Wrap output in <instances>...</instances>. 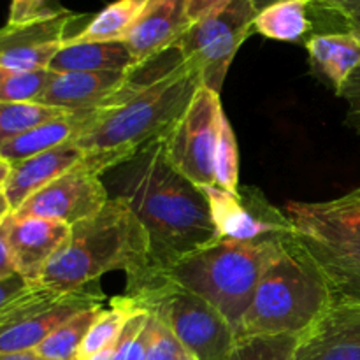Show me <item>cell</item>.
<instances>
[{"instance_id":"9a60e30c","label":"cell","mask_w":360,"mask_h":360,"mask_svg":"<svg viewBox=\"0 0 360 360\" xmlns=\"http://www.w3.org/2000/svg\"><path fill=\"white\" fill-rule=\"evenodd\" d=\"M70 234L69 225L46 218L7 220V245L16 273L30 285H39L42 273Z\"/></svg>"},{"instance_id":"74e56055","label":"cell","mask_w":360,"mask_h":360,"mask_svg":"<svg viewBox=\"0 0 360 360\" xmlns=\"http://www.w3.org/2000/svg\"><path fill=\"white\" fill-rule=\"evenodd\" d=\"M148 319H150V316H148ZM148 336H150V333H148V322H146L144 329L141 330L139 334H137L136 340H134L132 345H130L129 354H127V359L125 360H146V355H148Z\"/></svg>"},{"instance_id":"60d3db41","label":"cell","mask_w":360,"mask_h":360,"mask_svg":"<svg viewBox=\"0 0 360 360\" xmlns=\"http://www.w3.org/2000/svg\"><path fill=\"white\" fill-rule=\"evenodd\" d=\"M345 23H347V30L354 32L357 37H360V13L352 14V16L345 18Z\"/></svg>"},{"instance_id":"4fadbf2b","label":"cell","mask_w":360,"mask_h":360,"mask_svg":"<svg viewBox=\"0 0 360 360\" xmlns=\"http://www.w3.org/2000/svg\"><path fill=\"white\" fill-rule=\"evenodd\" d=\"M79 14L60 9L49 16L0 28V67L13 70H48L67 41L69 27Z\"/></svg>"},{"instance_id":"7c38bea8","label":"cell","mask_w":360,"mask_h":360,"mask_svg":"<svg viewBox=\"0 0 360 360\" xmlns=\"http://www.w3.org/2000/svg\"><path fill=\"white\" fill-rule=\"evenodd\" d=\"M109 192L101 174L77 164L25 200L16 211V218H46L72 225L95 217L108 204Z\"/></svg>"},{"instance_id":"ab89813d","label":"cell","mask_w":360,"mask_h":360,"mask_svg":"<svg viewBox=\"0 0 360 360\" xmlns=\"http://www.w3.org/2000/svg\"><path fill=\"white\" fill-rule=\"evenodd\" d=\"M11 217H13V207H11L9 199H7L4 188H0V225L6 224Z\"/></svg>"},{"instance_id":"484cf974","label":"cell","mask_w":360,"mask_h":360,"mask_svg":"<svg viewBox=\"0 0 360 360\" xmlns=\"http://www.w3.org/2000/svg\"><path fill=\"white\" fill-rule=\"evenodd\" d=\"M67 115V111L37 102H0V148L42 122Z\"/></svg>"},{"instance_id":"52a82bcc","label":"cell","mask_w":360,"mask_h":360,"mask_svg":"<svg viewBox=\"0 0 360 360\" xmlns=\"http://www.w3.org/2000/svg\"><path fill=\"white\" fill-rule=\"evenodd\" d=\"M127 297L171 329L195 360H227L236 330L211 302L165 280L148 278L127 287Z\"/></svg>"},{"instance_id":"603a6c76","label":"cell","mask_w":360,"mask_h":360,"mask_svg":"<svg viewBox=\"0 0 360 360\" xmlns=\"http://www.w3.org/2000/svg\"><path fill=\"white\" fill-rule=\"evenodd\" d=\"M148 0H116L95 14L90 23L77 34L69 35L65 42H123L136 23Z\"/></svg>"},{"instance_id":"ac0fdd59","label":"cell","mask_w":360,"mask_h":360,"mask_svg":"<svg viewBox=\"0 0 360 360\" xmlns=\"http://www.w3.org/2000/svg\"><path fill=\"white\" fill-rule=\"evenodd\" d=\"M81 160L83 151L76 141L70 139L51 150L11 164V174L4 185V192L9 199L13 213L35 192L69 172Z\"/></svg>"},{"instance_id":"7a4b0ae2","label":"cell","mask_w":360,"mask_h":360,"mask_svg":"<svg viewBox=\"0 0 360 360\" xmlns=\"http://www.w3.org/2000/svg\"><path fill=\"white\" fill-rule=\"evenodd\" d=\"M116 169L115 199L136 214L150 245L148 271L127 285L165 273L190 253L220 239L206 197L172 167L165 157L164 139Z\"/></svg>"},{"instance_id":"836d02e7","label":"cell","mask_w":360,"mask_h":360,"mask_svg":"<svg viewBox=\"0 0 360 360\" xmlns=\"http://www.w3.org/2000/svg\"><path fill=\"white\" fill-rule=\"evenodd\" d=\"M32 285L27 280L20 276V274H13L9 278H0V316L6 311L7 306L20 297L25 290H28Z\"/></svg>"},{"instance_id":"5bb4252c","label":"cell","mask_w":360,"mask_h":360,"mask_svg":"<svg viewBox=\"0 0 360 360\" xmlns=\"http://www.w3.org/2000/svg\"><path fill=\"white\" fill-rule=\"evenodd\" d=\"M292 360H360V301L334 302L297 338Z\"/></svg>"},{"instance_id":"2e32d148","label":"cell","mask_w":360,"mask_h":360,"mask_svg":"<svg viewBox=\"0 0 360 360\" xmlns=\"http://www.w3.org/2000/svg\"><path fill=\"white\" fill-rule=\"evenodd\" d=\"M190 25L185 0H148L123 42L139 65L172 48Z\"/></svg>"},{"instance_id":"d6986e66","label":"cell","mask_w":360,"mask_h":360,"mask_svg":"<svg viewBox=\"0 0 360 360\" xmlns=\"http://www.w3.org/2000/svg\"><path fill=\"white\" fill-rule=\"evenodd\" d=\"M306 49L313 70L329 81L336 94L360 65V37L354 32L316 34L306 41Z\"/></svg>"},{"instance_id":"3957f363","label":"cell","mask_w":360,"mask_h":360,"mask_svg":"<svg viewBox=\"0 0 360 360\" xmlns=\"http://www.w3.org/2000/svg\"><path fill=\"white\" fill-rule=\"evenodd\" d=\"M150 266V245L143 225L120 199L108 200L95 217L70 227V234L42 273L39 285L56 292L81 290L109 271H123L127 281Z\"/></svg>"},{"instance_id":"ffe728a7","label":"cell","mask_w":360,"mask_h":360,"mask_svg":"<svg viewBox=\"0 0 360 360\" xmlns=\"http://www.w3.org/2000/svg\"><path fill=\"white\" fill-rule=\"evenodd\" d=\"M94 111H76L67 112V115L56 116V118L42 122L39 125L32 127L27 132L20 134L18 137L11 139L9 143L0 148V157L9 164L30 158L34 155L48 151L51 148L60 146L70 139H76L77 134L86 127Z\"/></svg>"},{"instance_id":"30bf717a","label":"cell","mask_w":360,"mask_h":360,"mask_svg":"<svg viewBox=\"0 0 360 360\" xmlns=\"http://www.w3.org/2000/svg\"><path fill=\"white\" fill-rule=\"evenodd\" d=\"M221 112L220 94L199 86L186 111L164 139L165 157L172 167L197 186L217 185L214 150Z\"/></svg>"},{"instance_id":"9c48e42d","label":"cell","mask_w":360,"mask_h":360,"mask_svg":"<svg viewBox=\"0 0 360 360\" xmlns=\"http://www.w3.org/2000/svg\"><path fill=\"white\" fill-rule=\"evenodd\" d=\"M102 304L104 295L98 292H56L32 285L0 316V354L34 352L70 316Z\"/></svg>"},{"instance_id":"4316f807","label":"cell","mask_w":360,"mask_h":360,"mask_svg":"<svg viewBox=\"0 0 360 360\" xmlns=\"http://www.w3.org/2000/svg\"><path fill=\"white\" fill-rule=\"evenodd\" d=\"M214 181L227 192H239V153L231 122L221 112L218 127L217 150H214Z\"/></svg>"},{"instance_id":"5b68a950","label":"cell","mask_w":360,"mask_h":360,"mask_svg":"<svg viewBox=\"0 0 360 360\" xmlns=\"http://www.w3.org/2000/svg\"><path fill=\"white\" fill-rule=\"evenodd\" d=\"M281 238L259 239L252 243L220 238L213 245L190 253L165 273L146 276L143 280L165 278L200 295L227 319L238 336L243 319L255 295L260 274ZM139 281L129 283L127 287Z\"/></svg>"},{"instance_id":"7402d4cb","label":"cell","mask_w":360,"mask_h":360,"mask_svg":"<svg viewBox=\"0 0 360 360\" xmlns=\"http://www.w3.org/2000/svg\"><path fill=\"white\" fill-rule=\"evenodd\" d=\"M309 0H276L260 9L253 21V32L267 39L299 42L311 28L308 18Z\"/></svg>"},{"instance_id":"b9f144b4","label":"cell","mask_w":360,"mask_h":360,"mask_svg":"<svg viewBox=\"0 0 360 360\" xmlns=\"http://www.w3.org/2000/svg\"><path fill=\"white\" fill-rule=\"evenodd\" d=\"M9 174H11V164L0 157V188H4L7 178H9Z\"/></svg>"},{"instance_id":"ba28073f","label":"cell","mask_w":360,"mask_h":360,"mask_svg":"<svg viewBox=\"0 0 360 360\" xmlns=\"http://www.w3.org/2000/svg\"><path fill=\"white\" fill-rule=\"evenodd\" d=\"M257 13L252 0H231L220 11L190 25L178 39L174 46L202 86L220 94L238 49L253 32Z\"/></svg>"},{"instance_id":"f1b7e54d","label":"cell","mask_w":360,"mask_h":360,"mask_svg":"<svg viewBox=\"0 0 360 360\" xmlns=\"http://www.w3.org/2000/svg\"><path fill=\"white\" fill-rule=\"evenodd\" d=\"M51 76V70L25 72L0 67V102H37Z\"/></svg>"},{"instance_id":"8fae6325","label":"cell","mask_w":360,"mask_h":360,"mask_svg":"<svg viewBox=\"0 0 360 360\" xmlns=\"http://www.w3.org/2000/svg\"><path fill=\"white\" fill-rule=\"evenodd\" d=\"M199 188L206 197L220 238L252 243L259 239L281 238L292 232L285 211L281 213L271 206L257 190L245 188L232 193L217 185Z\"/></svg>"},{"instance_id":"d4e9b609","label":"cell","mask_w":360,"mask_h":360,"mask_svg":"<svg viewBox=\"0 0 360 360\" xmlns=\"http://www.w3.org/2000/svg\"><path fill=\"white\" fill-rule=\"evenodd\" d=\"M102 309L104 306H95V308L84 309L70 316L55 333L49 334L34 352H37L46 360H77L81 345Z\"/></svg>"},{"instance_id":"d590c367","label":"cell","mask_w":360,"mask_h":360,"mask_svg":"<svg viewBox=\"0 0 360 360\" xmlns=\"http://www.w3.org/2000/svg\"><path fill=\"white\" fill-rule=\"evenodd\" d=\"M313 4H316L320 9L327 11V13L338 14L343 20L352 14L360 13V0H319Z\"/></svg>"},{"instance_id":"4dcf8cb0","label":"cell","mask_w":360,"mask_h":360,"mask_svg":"<svg viewBox=\"0 0 360 360\" xmlns=\"http://www.w3.org/2000/svg\"><path fill=\"white\" fill-rule=\"evenodd\" d=\"M148 316L150 315L144 309H139V311L134 313L129 319V322L125 323V327L122 329L120 336L108 348H104V350L98 352L97 355H94V357L88 360H125L132 341L136 340L137 334L146 326Z\"/></svg>"},{"instance_id":"1f68e13d","label":"cell","mask_w":360,"mask_h":360,"mask_svg":"<svg viewBox=\"0 0 360 360\" xmlns=\"http://www.w3.org/2000/svg\"><path fill=\"white\" fill-rule=\"evenodd\" d=\"M336 95L343 98L348 105L347 118H345L347 127L360 134V65L354 70V74L348 77L347 83L341 86V90Z\"/></svg>"},{"instance_id":"f35d334b","label":"cell","mask_w":360,"mask_h":360,"mask_svg":"<svg viewBox=\"0 0 360 360\" xmlns=\"http://www.w3.org/2000/svg\"><path fill=\"white\" fill-rule=\"evenodd\" d=\"M0 360H46L37 352H13V354H0Z\"/></svg>"},{"instance_id":"e575fe53","label":"cell","mask_w":360,"mask_h":360,"mask_svg":"<svg viewBox=\"0 0 360 360\" xmlns=\"http://www.w3.org/2000/svg\"><path fill=\"white\" fill-rule=\"evenodd\" d=\"M185 2L186 16H188L190 23H195V21L202 20V18L220 11L221 7L227 6L231 0H185Z\"/></svg>"},{"instance_id":"cb8c5ba5","label":"cell","mask_w":360,"mask_h":360,"mask_svg":"<svg viewBox=\"0 0 360 360\" xmlns=\"http://www.w3.org/2000/svg\"><path fill=\"white\" fill-rule=\"evenodd\" d=\"M136 311H139V308L125 294L112 297L111 306L102 309L91 329L88 330L86 338L79 348V354H77V360H88L104 348H108L120 336L125 323Z\"/></svg>"},{"instance_id":"44dd1931","label":"cell","mask_w":360,"mask_h":360,"mask_svg":"<svg viewBox=\"0 0 360 360\" xmlns=\"http://www.w3.org/2000/svg\"><path fill=\"white\" fill-rule=\"evenodd\" d=\"M136 67L125 42H81L69 44L55 55L48 70L67 72H123Z\"/></svg>"},{"instance_id":"d6a6232c","label":"cell","mask_w":360,"mask_h":360,"mask_svg":"<svg viewBox=\"0 0 360 360\" xmlns=\"http://www.w3.org/2000/svg\"><path fill=\"white\" fill-rule=\"evenodd\" d=\"M49 0H11L9 21L11 25L28 23V21L39 20V18L49 16L60 9H51L48 6Z\"/></svg>"},{"instance_id":"6da1fadb","label":"cell","mask_w":360,"mask_h":360,"mask_svg":"<svg viewBox=\"0 0 360 360\" xmlns=\"http://www.w3.org/2000/svg\"><path fill=\"white\" fill-rule=\"evenodd\" d=\"M199 86V76L176 46L130 69L125 84L95 109L74 139L83 151L81 164L102 176L165 139Z\"/></svg>"},{"instance_id":"8992f818","label":"cell","mask_w":360,"mask_h":360,"mask_svg":"<svg viewBox=\"0 0 360 360\" xmlns=\"http://www.w3.org/2000/svg\"><path fill=\"white\" fill-rule=\"evenodd\" d=\"M292 232L326 276L334 302L360 301V202L352 193L327 202H288Z\"/></svg>"},{"instance_id":"8d00e7d4","label":"cell","mask_w":360,"mask_h":360,"mask_svg":"<svg viewBox=\"0 0 360 360\" xmlns=\"http://www.w3.org/2000/svg\"><path fill=\"white\" fill-rule=\"evenodd\" d=\"M16 273L9 245H7V221L0 225V278H9Z\"/></svg>"},{"instance_id":"83f0119b","label":"cell","mask_w":360,"mask_h":360,"mask_svg":"<svg viewBox=\"0 0 360 360\" xmlns=\"http://www.w3.org/2000/svg\"><path fill=\"white\" fill-rule=\"evenodd\" d=\"M299 336L238 338L227 360H292Z\"/></svg>"},{"instance_id":"e0dca14e","label":"cell","mask_w":360,"mask_h":360,"mask_svg":"<svg viewBox=\"0 0 360 360\" xmlns=\"http://www.w3.org/2000/svg\"><path fill=\"white\" fill-rule=\"evenodd\" d=\"M129 70L123 72H53L37 104L67 112L94 111L102 108L125 84Z\"/></svg>"},{"instance_id":"277c9868","label":"cell","mask_w":360,"mask_h":360,"mask_svg":"<svg viewBox=\"0 0 360 360\" xmlns=\"http://www.w3.org/2000/svg\"><path fill=\"white\" fill-rule=\"evenodd\" d=\"M333 304L326 276L290 232L271 253L238 338L301 336Z\"/></svg>"},{"instance_id":"7bdbcfd3","label":"cell","mask_w":360,"mask_h":360,"mask_svg":"<svg viewBox=\"0 0 360 360\" xmlns=\"http://www.w3.org/2000/svg\"><path fill=\"white\" fill-rule=\"evenodd\" d=\"M253 2V6H255V9L257 11H260V9H264V7L266 6H269L271 2H276V0H252ZM309 2H319V0H309Z\"/></svg>"},{"instance_id":"ee69618b","label":"cell","mask_w":360,"mask_h":360,"mask_svg":"<svg viewBox=\"0 0 360 360\" xmlns=\"http://www.w3.org/2000/svg\"><path fill=\"white\" fill-rule=\"evenodd\" d=\"M352 193V195H354L355 197V199H357L359 200V202H360V188H357V190H354V192H350Z\"/></svg>"},{"instance_id":"f546056e","label":"cell","mask_w":360,"mask_h":360,"mask_svg":"<svg viewBox=\"0 0 360 360\" xmlns=\"http://www.w3.org/2000/svg\"><path fill=\"white\" fill-rule=\"evenodd\" d=\"M148 355L146 360H195L188 354L181 341L171 333L157 316L148 319Z\"/></svg>"}]
</instances>
